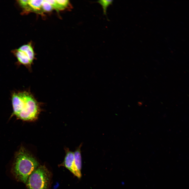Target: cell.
I'll return each mask as SVG.
<instances>
[{
  "label": "cell",
  "mask_w": 189,
  "mask_h": 189,
  "mask_svg": "<svg viewBox=\"0 0 189 189\" xmlns=\"http://www.w3.org/2000/svg\"><path fill=\"white\" fill-rule=\"evenodd\" d=\"M56 2V9L57 10H62L65 8L67 6L69 1L67 0H57Z\"/></svg>",
  "instance_id": "obj_11"
},
{
  "label": "cell",
  "mask_w": 189,
  "mask_h": 189,
  "mask_svg": "<svg viewBox=\"0 0 189 189\" xmlns=\"http://www.w3.org/2000/svg\"><path fill=\"white\" fill-rule=\"evenodd\" d=\"M39 165L35 159L21 147L15 154L12 171L18 181L26 183L29 176Z\"/></svg>",
  "instance_id": "obj_1"
},
{
  "label": "cell",
  "mask_w": 189,
  "mask_h": 189,
  "mask_svg": "<svg viewBox=\"0 0 189 189\" xmlns=\"http://www.w3.org/2000/svg\"><path fill=\"white\" fill-rule=\"evenodd\" d=\"M12 52L16 57L19 63L24 65L29 69L31 68L32 62L24 52L18 49L13 50Z\"/></svg>",
  "instance_id": "obj_5"
},
{
  "label": "cell",
  "mask_w": 189,
  "mask_h": 189,
  "mask_svg": "<svg viewBox=\"0 0 189 189\" xmlns=\"http://www.w3.org/2000/svg\"><path fill=\"white\" fill-rule=\"evenodd\" d=\"M28 91L14 92L12 95V101L13 109V114L16 116L23 109L25 103Z\"/></svg>",
  "instance_id": "obj_4"
},
{
  "label": "cell",
  "mask_w": 189,
  "mask_h": 189,
  "mask_svg": "<svg viewBox=\"0 0 189 189\" xmlns=\"http://www.w3.org/2000/svg\"><path fill=\"white\" fill-rule=\"evenodd\" d=\"M74 153L67 151L64 161L65 167L75 176L76 172L74 165Z\"/></svg>",
  "instance_id": "obj_7"
},
{
  "label": "cell",
  "mask_w": 189,
  "mask_h": 189,
  "mask_svg": "<svg viewBox=\"0 0 189 189\" xmlns=\"http://www.w3.org/2000/svg\"><path fill=\"white\" fill-rule=\"evenodd\" d=\"M18 49L24 52L31 62H33L34 58V54L31 44L29 43L24 45Z\"/></svg>",
  "instance_id": "obj_8"
},
{
  "label": "cell",
  "mask_w": 189,
  "mask_h": 189,
  "mask_svg": "<svg viewBox=\"0 0 189 189\" xmlns=\"http://www.w3.org/2000/svg\"><path fill=\"white\" fill-rule=\"evenodd\" d=\"M74 154L75 176L80 178L81 176V170L82 167L80 147L74 153Z\"/></svg>",
  "instance_id": "obj_6"
},
{
  "label": "cell",
  "mask_w": 189,
  "mask_h": 189,
  "mask_svg": "<svg viewBox=\"0 0 189 189\" xmlns=\"http://www.w3.org/2000/svg\"><path fill=\"white\" fill-rule=\"evenodd\" d=\"M50 174L44 165L38 166L29 176L26 183L28 189H49Z\"/></svg>",
  "instance_id": "obj_2"
},
{
  "label": "cell",
  "mask_w": 189,
  "mask_h": 189,
  "mask_svg": "<svg viewBox=\"0 0 189 189\" xmlns=\"http://www.w3.org/2000/svg\"><path fill=\"white\" fill-rule=\"evenodd\" d=\"M113 1L112 0H100L96 2L102 6L103 9V14L106 15L107 8L110 5L112 4Z\"/></svg>",
  "instance_id": "obj_10"
},
{
  "label": "cell",
  "mask_w": 189,
  "mask_h": 189,
  "mask_svg": "<svg viewBox=\"0 0 189 189\" xmlns=\"http://www.w3.org/2000/svg\"><path fill=\"white\" fill-rule=\"evenodd\" d=\"M43 0H28V6L27 10L38 11L41 9V5Z\"/></svg>",
  "instance_id": "obj_9"
},
{
  "label": "cell",
  "mask_w": 189,
  "mask_h": 189,
  "mask_svg": "<svg viewBox=\"0 0 189 189\" xmlns=\"http://www.w3.org/2000/svg\"><path fill=\"white\" fill-rule=\"evenodd\" d=\"M47 0H43L41 5V9L44 11H49L53 9Z\"/></svg>",
  "instance_id": "obj_12"
},
{
  "label": "cell",
  "mask_w": 189,
  "mask_h": 189,
  "mask_svg": "<svg viewBox=\"0 0 189 189\" xmlns=\"http://www.w3.org/2000/svg\"><path fill=\"white\" fill-rule=\"evenodd\" d=\"M39 110L38 102L33 95L28 92L23 109L16 116L23 120H34L37 117Z\"/></svg>",
  "instance_id": "obj_3"
}]
</instances>
